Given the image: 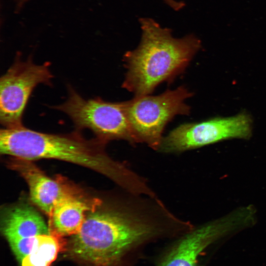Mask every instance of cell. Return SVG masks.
I'll use <instances>...</instances> for the list:
<instances>
[{"instance_id": "2", "label": "cell", "mask_w": 266, "mask_h": 266, "mask_svg": "<svg viewBox=\"0 0 266 266\" xmlns=\"http://www.w3.org/2000/svg\"><path fill=\"white\" fill-rule=\"evenodd\" d=\"M107 142L87 139L78 132L52 134L34 131L23 125L1 129V154L30 161L56 159L92 169L130 192L136 191L142 179L104 151Z\"/></svg>"}, {"instance_id": "12", "label": "cell", "mask_w": 266, "mask_h": 266, "mask_svg": "<svg viewBox=\"0 0 266 266\" xmlns=\"http://www.w3.org/2000/svg\"><path fill=\"white\" fill-rule=\"evenodd\" d=\"M66 245L64 237L50 232L40 234L36 237L30 253L21 262V266H51Z\"/></svg>"}, {"instance_id": "8", "label": "cell", "mask_w": 266, "mask_h": 266, "mask_svg": "<svg viewBox=\"0 0 266 266\" xmlns=\"http://www.w3.org/2000/svg\"><path fill=\"white\" fill-rule=\"evenodd\" d=\"M52 78L49 63L15 60L0 80V122L4 128L23 125L22 115L33 90L39 84H50Z\"/></svg>"}, {"instance_id": "5", "label": "cell", "mask_w": 266, "mask_h": 266, "mask_svg": "<svg viewBox=\"0 0 266 266\" xmlns=\"http://www.w3.org/2000/svg\"><path fill=\"white\" fill-rule=\"evenodd\" d=\"M55 108L67 115L76 129H89L102 141L122 139L136 143L123 102L85 100L70 87L67 100Z\"/></svg>"}, {"instance_id": "1", "label": "cell", "mask_w": 266, "mask_h": 266, "mask_svg": "<svg viewBox=\"0 0 266 266\" xmlns=\"http://www.w3.org/2000/svg\"><path fill=\"white\" fill-rule=\"evenodd\" d=\"M122 203L103 201L89 212L68 247L74 256L94 266H134L149 243L182 233L178 221L166 222Z\"/></svg>"}, {"instance_id": "4", "label": "cell", "mask_w": 266, "mask_h": 266, "mask_svg": "<svg viewBox=\"0 0 266 266\" xmlns=\"http://www.w3.org/2000/svg\"><path fill=\"white\" fill-rule=\"evenodd\" d=\"M193 94L184 86L168 90L157 96H134L123 101L136 143H145L158 150L165 127L178 115H188L190 107L186 100Z\"/></svg>"}, {"instance_id": "11", "label": "cell", "mask_w": 266, "mask_h": 266, "mask_svg": "<svg viewBox=\"0 0 266 266\" xmlns=\"http://www.w3.org/2000/svg\"><path fill=\"white\" fill-rule=\"evenodd\" d=\"M102 201L100 199L87 196L83 192L63 199L55 205L49 217V232L62 237L77 234L88 213Z\"/></svg>"}, {"instance_id": "7", "label": "cell", "mask_w": 266, "mask_h": 266, "mask_svg": "<svg viewBox=\"0 0 266 266\" xmlns=\"http://www.w3.org/2000/svg\"><path fill=\"white\" fill-rule=\"evenodd\" d=\"M240 210L209 222L176 237L157 256L154 266H201L205 250L217 240L246 226Z\"/></svg>"}, {"instance_id": "6", "label": "cell", "mask_w": 266, "mask_h": 266, "mask_svg": "<svg viewBox=\"0 0 266 266\" xmlns=\"http://www.w3.org/2000/svg\"><path fill=\"white\" fill-rule=\"evenodd\" d=\"M252 130V118L244 112L231 117L184 123L163 137L158 150L166 153H177L226 139H248Z\"/></svg>"}, {"instance_id": "3", "label": "cell", "mask_w": 266, "mask_h": 266, "mask_svg": "<svg viewBox=\"0 0 266 266\" xmlns=\"http://www.w3.org/2000/svg\"><path fill=\"white\" fill-rule=\"evenodd\" d=\"M141 37L138 47L124 54L127 72L122 87L135 96L150 95L160 84L185 71L201 47L193 34L174 38L170 29L149 18L139 19Z\"/></svg>"}, {"instance_id": "9", "label": "cell", "mask_w": 266, "mask_h": 266, "mask_svg": "<svg viewBox=\"0 0 266 266\" xmlns=\"http://www.w3.org/2000/svg\"><path fill=\"white\" fill-rule=\"evenodd\" d=\"M7 166L27 182L32 202L48 217L55 205L63 199L83 192L66 178L48 177L32 161L11 157Z\"/></svg>"}, {"instance_id": "10", "label": "cell", "mask_w": 266, "mask_h": 266, "mask_svg": "<svg viewBox=\"0 0 266 266\" xmlns=\"http://www.w3.org/2000/svg\"><path fill=\"white\" fill-rule=\"evenodd\" d=\"M1 230L20 263L30 253L36 237L49 233L48 225L42 216L26 204L14 205L4 210Z\"/></svg>"}, {"instance_id": "13", "label": "cell", "mask_w": 266, "mask_h": 266, "mask_svg": "<svg viewBox=\"0 0 266 266\" xmlns=\"http://www.w3.org/2000/svg\"><path fill=\"white\" fill-rule=\"evenodd\" d=\"M166 4L172 8L173 10L178 11L181 9L184 6V2L175 0H163Z\"/></svg>"}]
</instances>
